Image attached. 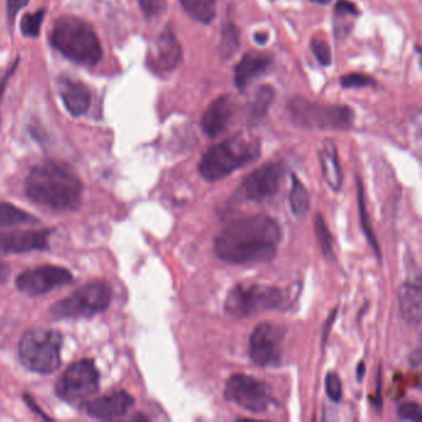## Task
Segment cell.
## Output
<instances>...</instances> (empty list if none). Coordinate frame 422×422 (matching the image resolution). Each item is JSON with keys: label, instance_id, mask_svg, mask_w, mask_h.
Masks as SVG:
<instances>
[{"label": "cell", "instance_id": "cell-1", "mask_svg": "<svg viewBox=\"0 0 422 422\" xmlns=\"http://www.w3.org/2000/svg\"><path fill=\"white\" fill-rule=\"evenodd\" d=\"M282 228L272 217L258 216L232 222L215 240L217 257L235 265L264 264L277 257Z\"/></svg>", "mask_w": 422, "mask_h": 422}, {"label": "cell", "instance_id": "cell-2", "mask_svg": "<svg viewBox=\"0 0 422 422\" xmlns=\"http://www.w3.org/2000/svg\"><path fill=\"white\" fill-rule=\"evenodd\" d=\"M25 192L31 201L53 211H76L82 203L83 183L68 165L48 160L29 173Z\"/></svg>", "mask_w": 422, "mask_h": 422}, {"label": "cell", "instance_id": "cell-3", "mask_svg": "<svg viewBox=\"0 0 422 422\" xmlns=\"http://www.w3.org/2000/svg\"><path fill=\"white\" fill-rule=\"evenodd\" d=\"M50 43L70 61L94 66L102 58V46L94 29L76 16H61L53 23Z\"/></svg>", "mask_w": 422, "mask_h": 422}, {"label": "cell", "instance_id": "cell-4", "mask_svg": "<svg viewBox=\"0 0 422 422\" xmlns=\"http://www.w3.org/2000/svg\"><path fill=\"white\" fill-rule=\"evenodd\" d=\"M259 156L260 143L253 136L240 134L211 146L202 156L198 171L205 180L215 182L252 164Z\"/></svg>", "mask_w": 422, "mask_h": 422}, {"label": "cell", "instance_id": "cell-5", "mask_svg": "<svg viewBox=\"0 0 422 422\" xmlns=\"http://www.w3.org/2000/svg\"><path fill=\"white\" fill-rule=\"evenodd\" d=\"M62 342V334L55 329H29L18 346L20 361L34 373L51 374L61 366Z\"/></svg>", "mask_w": 422, "mask_h": 422}, {"label": "cell", "instance_id": "cell-6", "mask_svg": "<svg viewBox=\"0 0 422 422\" xmlns=\"http://www.w3.org/2000/svg\"><path fill=\"white\" fill-rule=\"evenodd\" d=\"M285 297L287 295L279 287L259 282H242L228 292L225 309L230 316L242 319L280 309L284 306Z\"/></svg>", "mask_w": 422, "mask_h": 422}, {"label": "cell", "instance_id": "cell-7", "mask_svg": "<svg viewBox=\"0 0 422 422\" xmlns=\"http://www.w3.org/2000/svg\"><path fill=\"white\" fill-rule=\"evenodd\" d=\"M112 289L107 282H88L50 307L53 319H89L108 309Z\"/></svg>", "mask_w": 422, "mask_h": 422}, {"label": "cell", "instance_id": "cell-8", "mask_svg": "<svg viewBox=\"0 0 422 422\" xmlns=\"http://www.w3.org/2000/svg\"><path fill=\"white\" fill-rule=\"evenodd\" d=\"M292 120L310 129H348L354 122V112L347 106H327L294 97L287 106Z\"/></svg>", "mask_w": 422, "mask_h": 422}, {"label": "cell", "instance_id": "cell-9", "mask_svg": "<svg viewBox=\"0 0 422 422\" xmlns=\"http://www.w3.org/2000/svg\"><path fill=\"white\" fill-rule=\"evenodd\" d=\"M99 371L92 359H81L67 368L56 383V395L68 403H82L99 390Z\"/></svg>", "mask_w": 422, "mask_h": 422}, {"label": "cell", "instance_id": "cell-10", "mask_svg": "<svg viewBox=\"0 0 422 422\" xmlns=\"http://www.w3.org/2000/svg\"><path fill=\"white\" fill-rule=\"evenodd\" d=\"M225 395L230 401L250 413H265L272 403L270 389L253 376L235 374L227 380Z\"/></svg>", "mask_w": 422, "mask_h": 422}, {"label": "cell", "instance_id": "cell-11", "mask_svg": "<svg viewBox=\"0 0 422 422\" xmlns=\"http://www.w3.org/2000/svg\"><path fill=\"white\" fill-rule=\"evenodd\" d=\"M285 334L282 327L263 322L254 329L249 339V356L254 364L263 368L277 366L282 361Z\"/></svg>", "mask_w": 422, "mask_h": 422}, {"label": "cell", "instance_id": "cell-12", "mask_svg": "<svg viewBox=\"0 0 422 422\" xmlns=\"http://www.w3.org/2000/svg\"><path fill=\"white\" fill-rule=\"evenodd\" d=\"M73 282V275L65 267L55 265L28 269L15 280L16 289L30 297L46 295L57 287H66Z\"/></svg>", "mask_w": 422, "mask_h": 422}, {"label": "cell", "instance_id": "cell-13", "mask_svg": "<svg viewBox=\"0 0 422 422\" xmlns=\"http://www.w3.org/2000/svg\"><path fill=\"white\" fill-rule=\"evenodd\" d=\"M282 166L280 164L263 165L245 178L240 192L249 201L260 202L277 195L282 182Z\"/></svg>", "mask_w": 422, "mask_h": 422}, {"label": "cell", "instance_id": "cell-14", "mask_svg": "<svg viewBox=\"0 0 422 422\" xmlns=\"http://www.w3.org/2000/svg\"><path fill=\"white\" fill-rule=\"evenodd\" d=\"M51 230H14L0 233V252L1 253L23 254L46 250Z\"/></svg>", "mask_w": 422, "mask_h": 422}, {"label": "cell", "instance_id": "cell-15", "mask_svg": "<svg viewBox=\"0 0 422 422\" xmlns=\"http://www.w3.org/2000/svg\"><path fill=\"white\" fill-rule=\"evenodd\" d=\"M134 398L124 390L110 395H104L92 400L86 405V411L91 418L110 421L124 418L134 406Z\"/></svg>", "mask_w": 422, "mask_h": 422}, {"label": "cell", "instance_id": "cell-16", "mask_svg": "<svg viewBox=\"0 0 422 422\" xmlns=\"http://www.w3.org/2000/svg\"><path fill=\"white\" fill-rule=\"evenodd\" d=\"M233 115V102L230 96L215 99L202 115V130L210 138H217L225 132Z\"/></svg>", "mask_w": 422, "mask_h": 422}, {"label": "cell", "instance_id": "cell-17", "mask_svg": "<svg viewBox=\"0 0 422 422\" xmlns=\"http://www.w3.org/2000/svg\"><path fill=\"white\" fill-rule=\"evenodd\" d=\"M272 63V57L265 52L249 51L245 53L235 67V86L240 91L247 88L252 81L265 73Z\"/></svg>", "mask_w": 422, "mask_h": 422}, {"label": "cell", "instance_id": "cell-18", "mask_svg": "<svg viewBox=\"0 0 422 422\" xmlns=\"http://www.w3.org/2000/svg\"><path fill=\"white\" fill-rule=\"evenodd\" d=\"M62 103L72 117L80 118L88 112L91 107V92L82 82L66 81L60 89Z\"/></svg>", "mask_w": 422, "mask_h": 422}, {"label": "cell", "instance_id": "cell-19", "mask_svg": "<svg viewBox=\"0 0 422 422\" xmlns=\"http://www.w3.org/2000/svg\"><path fill=\"white\" fill-rule=\"evenodd\" d=\"M182 58V48L178 43L174 31L170 28L164 29L156 40V60L160 68L173 71L178 66Z\"/></svg>", "mask_w": 422, "mask_h": 422}, {"label": "cell", "instance_id": "cell-20", "mask_svg": "<svg viewBox=\"0 0 422 422\" xmlns=\"http://www.w3.org/2000/svg\"><path fill=\"white\" fill-rule=\"evenodd\" d=\"M421 287L418 284L405 282L399 289V309L401 317L411 326L421 324Z\"/></svg>", "mask_w": 422, "mask_h": 422}, {"label": "cell", "instance_id": "cell-21", "mask_svg": "<svg viewBox=\"0 0 422 422\" xmlns=\"http://www.w3.org/2000/svg\"><path fill=\"white\" fill-rule=\"evenodd\" d=\"M319 159L326 182L334 191H339L342 187L343 176L334 141H324L319 153Z\"/></svg>", "mask_w": 422, "mask_h": 422}, {"label": "cell", "instance_id": "cell-22", "mask_svg": "<svg viewBox=\"0 0 422 422\" xmlns=\"http://www.w3.org/2000/svg\"><path fill=\"white\" fill-rule=\"evenodd\" d=\"M183 10L201 24H211L217 15V0H180Z\"/></svg>", "mask_w": 422, "mask_h": 422}, {"label": "cell", "instance_id": "cell-23", "mask_svg": "<svg viewBox=\"0 0 422 422\" xmlns=\"http://www.w3.org/2000/svg\"><path fill=\"white\" fill-rule=\"evenodd\" d=\"M38 220L29 212L24 211L13 203L1 202L0 203V227H13L19 225H38Z\"/></svg>", "mask_w": 422, "mask_h": 422}, {"label": "cell", "instance_id": "cell-24", "mask_svg": "<svg viewBox=\"0 0 422 422\" xmlns=\"http://www.w3.org/2000/svg\"><path fill=\"white\" fill-rule=\"evenodd\" d=\"M290 207L296 217L305 216L310 208L309 192L295 175L291 176Z\"/></svg>", "mask_w": 422, "mask_h": 422}, {"label": "cell", "instance_id": "cell-25", "mask_svg": "<svg viewBox=\"0 0 422 422\" xmlns=\"http://www.w3.org/2000/svg\"><path fill=\"white\" fill-rule=\"evenodd\" d=\"M359 14L356 5L348 0H339L334 9V30L339 38H344L349 33L351 26L347 25V19H353Z\"/></svg>", "mask_w": 422, "mask_h": 422}, {"label": "cell", "instance_id": "cell-26", "mask_svg": "<svg viewBox=\"0 0 422 422\" xmlns=\"http://www.w3.org/2000/svg\"><path fill=\"white\" fill-rule=\"evenodd\" d=\"M275 92L270 86H260L254 96L253 103L250 107V117L254 120H260L267 115V110L274 101Z\"/></svg>", "mask_w": 422, "mask_h": 422}, {"label": "cell", "instance_id": "cell-27", "mask_svg": "<svg viewBox=\"0 0 422 422\" xmlns=\"http://www.w3.org/2000/svg\"><path fill=\"white\" fill-rule=\"evenodd\" d=\"M240 47V31L233 24H227L222 29L220 53L222 58L228 60L235 55Z\"/></svg>", "mask_w": 422, "mask_h": 422}, {"label": "cell", "instance_id": "cell-28", "mask_svg": "<svg viewBox=\"0 0 422 422\" xmlns=\"http://www.w3.org/2000/svg\"><path fill=\"white\" fill-rule=\"evenodd\" d=\"M314 232H316V237H317V240H319V248L322 250L324 257L329 259H334V253L332 235L329 233L324 217L321 216L319 213L316 216V220H314Z\"/></svg>", "mask_w": 422, "mask_h": 422}, {"label": "cell", "instance_id": "cell-29", "mask_svg": "<svg viewBox=\"0 0 422 422\" xmlns=\"http://www.w3.org/2000/svg\"><path fill=\"white\" fill-rule=\"evenodd\" d=\"M358 202H359V213H361V228L366 235V240L371 243V247L376 257H380V249L378 245V242L376 240L374 232L371 230V223H369V218H368V213H366V201H364V193H363V186L359 182L358 185Z\"/></svg>", "mask_w": 422, "mask_h": 422}, {"label": "cell", "instance_id": "cell-30", "mask_svg": "<svg viewBox=\"0 0 422 422\" xmlns=\"http://www.w3.org/2000/svg\"><path fill=\"white\" fill-rule=\"evenodd\" d=\"M43 18H45V10L43 9L38 10L34 14L25 15L20 24L21 33L28 38H38L40 29L43 25Z\"/></svg>", "mask_w": 422, "mask_h": 422}, {"label": "cell", "instance_id": "cell-31", "mask_svg": "<svg viewBox=\"0 0 422 422\" xmlns=\"http://www.w3.org/2000/svg\"><path fill=\"white\" fill-rule=\"evenodd\" d=\"M139 5L146 18L153 19L164 14L168 8V0H139Z\"/></svg>", "mask_w": 422, "mask_h": 422}, {"label": "cell", "instance_id": "cell-32", "mask_svg": "<svg viewBox=\"0 0 422 422\" xmlns=\"http://www.w3.org/2000/svg\"><path fill=\"white\" fill-rule=\"evenodd\" d=\"M326 391H327L329 399L332 400L334 403H339L342 400V381L334 371H331L326 376Z\"/></svg>", "mask_w": 422, "mask_h": 422}, {"label": "cell", "instance_id": "cell-33", "mask_svg": "<svg viewBox=\"0 0 422 422\" xmlns=\"http://www.w3.org/2000/svg\"><path fill=\"white\" fill-rule=\"evenodd\" d=\"M311 47H312L314 56L319 60L321 65H324V66L331 65V62H332V53H331V48H329V43H326L324 40H321V38H314L311 41Z\"/></svg>", "mask_w": 422, "mask_h": 422}, {"label": "cell", "instance_id": "cell-34", "mask_svg": "<svg viewBox=\"0 0 422 422\" xmlns=\"http://www.w3.org/2000/svg\"><path fill=\"white\" fill-rule=\"evenodd\" d=\"M396 413L401 420L421 421V408L418 403H411V401L400 403Z\"/></svg>", "mask_w": 422, "mask_h": 422}, {"label": "cell", "instance_id": "cell-35", "mask_svg": "<svg viewBox=\"0 0 422 422\" xmlns=\"http://www.w3.org/2000/svg\"><path fill=\"white\" fill-rule=\"evenodd\" d=\"M341 83L346 88H364L368 86L374 85V80L361 73H349L341 78Z\"/></svg>", "mask_w": 422, "mask_h": 422}, {"label": "cell", "instance_id": "cell-36", "mask_svg": "<svg viewBox=\"0 0 422 422\" xmlns=\"http://www.w3.org/2000/svg\"><path fill=\"white\" fill-rule=\"evenodd\" d=\"M28 4L29 0H6V9H8L10 23L14 21L15 16L18 15L20 10L25 8Z\"/></svg>", "mask_w": 422, "mask_h": 422}, {"label": "cell", "instance_id": "cell-37", "mask_svg": "<svg viewBox=\"0 0 422 422\" xmlns=\"http://www.w3.org/2000/svg\"><path fill=\"white\" fill-rule=\"evenodd\" d=\"M19 65V60H16L14 62V65L10 67L8 72L5 73L4 77L0 80V103H1V97H3V94H4L5 88H6V85H8V82H9L10 77L14 75L15 70H16V67Z\"/></svg>", "mask_w": 422, "mask_h": 422}, {"label": "cell", "instance_id": "cell-38", "mask_svg": "<svg viewBox=\"0 0 422 422\" xmlns=\"http://www.w3.org/2000/svg\"><path fill=\"white\" fill-rule=\"evenodd\" d=\"M24 400H25V403H28L29 408H31V410H33V411H35V413H38V415H40V416H43V418H46V420H50V418H48V416H46V415H45V413H43V410H41V408H38V405H36V403H35V400H34L33 398H31V396H30V395H28V394L24 395Z\"/></svg>", "mask_w": 422, "mask_h": 422}, {"label": "cell", "instance_id": "cell-39", "mask_svg": "<svg viewBox=\"0 0 422 422\" xmlns=\"http://www.w3.org/2000/svg\"><path fill=\"white\" fill-rule=\"evenodd\" d=\"M10 274V267L5 263L0 262V282H4Z\"/></svg>", "mask_w": 422, "mask_h": 422}, {"label": "cell", "instance_id": "cell-40", "mask_svg": "<svg viewBox=\"0 0 422 422\" xmlns=\"http://www.w3.org/2000/svg\"><path fill=\"white\" fill-rule=\"evenodd\" d=\"M364 374H366V364L363 361H361L359 366L356 368V378H358L359 381H361V379L364 378Z\"/></svg>", "mask_w": 422, "mask_h": 422}, {"label": "cell", "instance_id": "cell-41", "mask_svg": "<svg viewBox=\"0 0 422 422\" xmlns=\"http://www.w3.org/2000/svg\"><path fill=\"white\" fill-rule=\"evenodd\" d=\"M254 38L257 40V43H267V34H255Z\"/></svg>", "mask_w": 422, "mask_h": 422}, {"label": "cell", "instance_id": "cell-42", "mask_svg": "<svg viewBox=\"0 0 422 422\" xmlns=\"http://www.w3.org/2000/svg\"><path fill=\"white\" fill-rule=\"evenodd\" d=\"M314 4H319V5H329L332 0H310Z\"/></svg>", "mask_w": 422, "mask_h": 422}]
</instances>
